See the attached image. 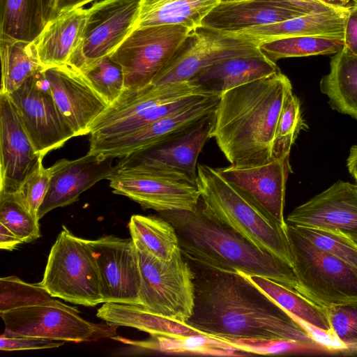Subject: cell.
I'll list each match as a JSON object with an SVG mask.
<instances>
[{
    "label": "cell",
    "instance_id": "obj_5",
    "mask_svg": "<svg viewBox=\"0 0 357 357\" xmlns=\"http://www.w3.org/2000/svg\"><path fill=\"white\" fill-rule=\"evenodd\" d=\"M296 291L322 307L357 301V272L287 223Z\"/></svg>",
    "mask_w": 357,
    "mask_h": 357
},
{
    "label": "cell",
    "instance_id": "obj_28",
    "mask_svg": "<svg viewBox=\"0 0 357 357\" xmlns=\"http://www.w3.org/2000/svg\"><path fill=\"white\" fill-rule=\"evenodd\" d=\"M220 0H142L135 26L181 25L193 30Z\"/></svg>",
    "mask_w": 357,
    "mask_h": 357
},
{
    "label": "cell",
    "instance_id": "obj_20",
    "mask_svg": "<svg viewBox=\"0 0 357 357\" xmlns=\"http://www.w3.org/2000/svg\"><path fill=\"white\" fill-rule=\"evenodd\" d=\"M286 222L339 231L357 243V185L335 182L296 207Z\"/></svg>",
    "mask_w": 357,
    "mask_h": 357
},
{
    "label": "cell",
    "instance_id": "obj_26",
    "mask_svg": "<svg viewBox=\"0 0 357 357\" xmlns=\"http://www.w3.org/2000/svg\"><path fill=\"white\" fill-rule=\"evenodd\" d=\"M279 70L276 63L259 54L222 61L204 70L190 81L208 91L221 94Z\"/></svg>",
    "mask_w": 357,
    "mask_h": 357
},
{
    "label": "cell",
    "instance_id": "obj_24",
    "mask_svg": "<svg viewBox=\"0 0 357 357\" xmlns=\"http://www.w3.org/2000/svg\"><path fill=\"white\" fill-rule=\"evenodd\" d=\"M87 17L83 7L60 13L49 21L35 41L43 68L67 64L81 41Z\"/></svg>",
    "mask_w": 357,
    "mask_h": 357
},
{
    "label": "cell",
    "instance_id": "obj_4",
    "mask_svg": "<svg viewBox=\"0 0 357 357\" xmlns=\"http://www.w3.org/2000/svg\"><path fill=\"white\" fill-rule=\"evenodd\" d=\"M197 185L204 210L208 215L292 268L287 225H281L259 208L217 168L198 164Z\"/></svg>",
    "mask_w": 357,
    "mask_h": 357
},
{
    "label": "cell",
    "instance_id": "obj_11",
    "mask_svg": "<svg viewBox=\"0 0 357 357\" xmlns=\"http://www.w3.org/2000/svg\"><path fill=\"white\" fill-rule=\"evenodd\" d=\"M259 45L245 36L202 25L190 32L151 84L190 81L204 70L222 61L261 54Z\"/></svg>",
    "mask_w": 357,
    "mask_h": 357
},
{
    "label": "cell",
    "instance_id": "obj_35",
    "mask_svg": "<svg viewBox=\"0 0 357 357\" xmlns=\"http://www.w3.org/2000/svg\"><path fill=\"white\" fill-rule=\"evenodd\" d=\"M344 46L342 39L322 36H293L273 39L259 43L261 54L276 63L290 57L335 54Z\"/></svg>",
    "mask_w": 357,
    "mask_h": 357
},
{
    "label": "cell",
    "instance_id": "obj_6",
    "mask_svg": "<svg viewBox=\"0 0 357 357\" xmlns=\"http://www.w3.org/2000/svg\"><path fill=\"white\" fill-rule=\"evenodd\" d=\"M62 227L38 284L52 297L69 303L87 307L104 303L96 259L88 240Z\"/></svg>",
    "mask_w": 357,
    "mask_h": 357
},
{
    "label": "cell",
    "instance_id": "obj_39",
    "mask_svg": "<svg viewBox=\"0 0 357 357\" xmlns=\"http://www.w3.org/2000/svg\"><path fill=\"white\" fill-rule=\"evenodd\" d=\"M0 223L23 243L40 237L39 220L33 216L13 195H0Z\"/></svg>",
    "mask_w": 357,
    "mask_h": 357
},
{
    "label": "cell",
    "instance_id": "obj_45",
    "mask_svg": "<svg viewBox=\"0 0 357 357\" xmlns=\"http://www.w3.org/2000/svg\"><path fill=\"white\" fill-rule=\"evenodd\" d=\"M344 46L357 55V3L349 10L344 27Z\"/></svg>",
    "mask_w": 357,
    "mask_h": 357
},
{
    "label": "cell",
    "instance_id": "obj_13",
    "mask_svg": "<svg viewBox=\"0 0 357 357\" xmlns=\"http://www.w3.org/2000/svg\"><path fill=\"white\" fill-rule=\"evenodd\" d=\"M220 93L205 96L181 109L125 135L89 141L88 153L121 158L170 141L212 114Z\"/></svg>",
    "mask_w": 357,
    "mask_h": 357
},
{
    "label": "cell",
    "instance_id": "obj_46",
    "mask_svg": "<svg viewBox=\"0 0 357 357\" xmlns=\"http://www.w3.org/2000/svg\"><path fill=\"white\" fill-rule=\"evenodd\" d=\"M14 233L5 225L0 223V248L1 249L12 251L20 244L22 243Z\"/></svg>",
    "mask_w": 357,
    "mask_h": 357
},
{
    "label": "cell",
    "instance_id": "obj_44",
    "mask_svg": "<svg viewBox=\"0 0 357 357\" xmlns=\"http://www.w3.org/2000/svg\"><path fill=\"white\" fill-rule=\"evenodd\" d=\"M292 317L301 326L304 328L310 337L314 342L325 347L331 354H340L342 355L343 351L345 350V345L340 341L331 329L325 330L305 321L296 317Z\"/></svg>",
    "mask_w": 357,
    "mask_h": 357
},
{
    "label": "cell",
    "instance_id": "obj_21",
    "mask_svg": "<svg viewBox=\"0 0 357 357\" xmlns=\"http://www.w3.org/2000/svg\"><path fill=\"white\" fill-rule=\"evenodd\" d=\"M113 159L87 153L75 160H57L50 167V186L38 210V219L53 209L75 202L82 192L107 179L118 169L113 165Z\"/></svg>",
    "mask_w": 357,
    "mask_h": 357
},
{
    "label": "cell",
    "instance_id": "obj_50",
    "mask_svg": "<svg viewBox=\"0 0 357 357\" xmlns=\"http://www.w3.org/2000/svg\"><path fill=\"white\" fill-rule=\"evenodd\" d=\"M347 166L351 176L357 174V145L351 147L347 160Z\"/></svg>",
    "mask_w": 357,
    "mask_h": 357
},
{
    "label": "cell",
    "instance_id": "obj_9",
    "mask_svg": "<svg viewBox=\"0 0 357 357\" xmlns=\"http://www.w3.org/2000/svg\"><path fill=\"white\" fill-rule=\"evenodd\" d=\"M79 310L53 299L0 312L7 336H34L54 340L81 342L116 335L118 326L93 323L79 315Z\"/></svg>",
    "mask_w": 357,
    "mask_h": 357
},
{
    "label": "cell",
    "instance_id": "obj_7",
    "mask_svg": "<svg viewBox=\"0 0 357 357\" xmlns=\"http://www.w3.org/2000/svg\"><path fill=\"white\" fill-rule=\"evenodd\" d=\"M137 250L142 280L139 306L185 324L195 305V274L190 262L181 251L171 260L163 261L142 249Z\"/></svg>",
    "mask_w": 357,
    "mask_h": 357
},
{
    "label": "cell",
    "instance_id": "obj_48",
    "mask_svg": "<svg viewBox=\"0 0 357 357\" xmlns=\"http://www.w3.org/2000/svg\"><path fill=\"white\" fill-rule=\"evenodd\" d=\"M59 0H43V15L45 24L58 15Z\"/></svg>",
    "mask_w": 357,
    "mask_h": 357
},
{
    "label": "cell",
    "instance_id": "obj_1",
    "mask_svg": "<svg viewBox=\"0 0 357 357\" xmlns=\"http://www.w3.org/2000/svg\"><path fill=\"white\" fill-rule=\"evenodd\" d=\"M189 262L195 274V305L185 323L188 326L239 351L257 342L320 345L289 312L238 271H224Z\"/></svg>",
    "mask_w": 357,
    "mask_h": 357
},
{
    "label": "cell",
    "instance_id": "obj_18",
    "mask_svg": "<svg viewBox=\"0 0 357 357\" xmlns=\"http://www.w3.org/2000/svg\"><path fill=\"white\" fill-rule=\"evenodd\" d=\"M43 158L9 95L0 93V195L15 193Z\"/></svg>",
    "mask_w": 357,
    "mask_h": 357
},
{
    "label": "cell",
    "instance_id": "obj_52",
    "mask_svg": "<svg viewBox=\"0 0 357 357\" xmlns=\"http://www.w3.org/2000/svg\"><path fill=\"white\" fill-rule=\"evenodd\" d=\"M355 180L356 184L357 185V174L352 176Z\"/></svg>",
    "mask_w": 357,
    "mask_h": 357
},
{
    "label": "cell",
    "instance_id": "obj_54",
    "mask_svg": "<svg viewBox=\"0 0 357 357\" xmlns=\"http://www.w3.org/2000/svg\"><path fill=\"white\" fill-rule=\"evenodd\" d=\"M140 1H142V0H140Z\"/></svg>",
    "mask_w": 357,
    "mask_h": 357
},
{
    "label": "cell",
    "instance_id": "obj_33",
    "mask_svg": "<svg viewBox=\"0 0 357 357\" xmlns=\"http://www.w3.org/2000/svg\"><path fill=\"white\" fill-rule=\"evenodd\" d=\"M45 26L43 0H0V38L35 42Z\"/></svg>",
    "mask_w": 357,
    "mask_h": 357
},
{
    "label": "cell",
    "instance_id": "obj_37",
    "mask_svg": "<svg viewBox=\"0 0 357 357\" xmlns=\"http://www.w3.org/2000/svg\"><path fill=\"white\" fill-rule=\"evenodd\" d=\"M294 226L298 231L315 247L340 259L357 272V243L356 241L339 231Z\"/></svg>",
    "mask_w": 357,
    "mask_h": 357
},
{
    "label": "cell",
    "instance_id": "obj_53",
    "mask_svg": "<svg viewBox=\"0 0 357 357\" xmlns=\"http://www.w3.org/2000/svg\"><path fill=\"white\" fill-rule=\"evenodd\" d=\"M356 3H357V0H355Z\"/></svg>",
    "mask_w": 357,
    "mask_h": 357
},
{
    "label": "cell",
    "instance_id": "obj_38",
    "mask_svg": "<svg viewBox=\"0 0 357 357\" xmlns=\"http://www.w3.org/2000/svg\"><path fill=\"white\" fill-rule=\"evenodd\" d=\"M53 299L38 283H26L13 275L0 279V312L46 303Z\"/></svg>",
    "mask_w": 357,
    "mask_h": 357
},
{
    "label": "cell",
    "instance_id": "obj_43",
    "mask_svg": "<svg viewBox=\"0 0 357 357\" xmlns=\"http://www.w3.org/2000/svg\"><path fill=\"white\" fill-rule=\"evenodd\" d=\"M64 341L54 340L34 336L0 337V349L4 351L52 349L62 346Z\"/></svg>",
    "mask_w": 357,
    "mask_h": 357
},
{
    "label": "cell",
    "instance_id": "obj_12",
    "mask_svg": "<svg viewBox=\"0 0 357 357\" xmlns=\"http://www.w3.org/2000/svg\"><path fill=\"white\" fill-rule=\"evenodd\" d=\"M140 0H101L87 8L79 45L68 65L82 71L112 54L135 28Z\"/></svg>",
    "mask_w": 357,
    "mask_h": 357
},
{
    "label": "cell",
    "instance_id": "obj_29",
    "mask_svg": "<svg viewBox=\"0 0 357 357\" xmlns=\"http://www.w3.org/2000/svg\"><path fill=\"white\" fill-rule=\"evenodd\" d=\"M96 316L109 324L132 327L151 336L178 337L203 333L185 324L149 312L137 305L104 303L98 309Z\"/></svg>",
    "mask_w": 357,
    "mask_h": 357
},
{
    "label": "cell",
    "instance_id": "obj_17",
    "mask_svg": "<svg viewBox=\"0 0 357 357\" xmlns=\"http://www.w3.org/2000/svg\"><path fill=\"white\" fill-rule=\"evenodd\" d=\"M56 105L75 137L89 135L109 105L78 70L63 64L43 69Z\"/></svg>",
    "mask_w": 357,
    "mask_h": 357
},
{
    "label": "cell",
    "instance_id": "obj_40",
    "mask_svg": "<svg viewBox=\"0 0 357 357\" xmlns=\"http://www.w3.org/2000/svg\"><path fill=\"white\" fill-rule=\"evenodd\" d=\"M302 126L301 103L292 91L288 94L280 114L273 141V159L290 154Z\"/></svg>",
    "mask_w": 357,
    "mask_h": 357
},
{
    "label": "cell",
    "instance_id": "obj_2",
    "mask_svg": "<svg viewBox=\"0 0 357 357\" xmlns=\"http://www.w3.org/2000/svg\"><path fill=\"white\" fill-rule=\"evenodd\" d=\"M291 91V81L279 70L221 93L211 138L230 165L250 167L273 160L276 127Z\"/></svg>",
    "mask_w": 357,
    "mask_h": 357
},
{
    "label": "cell",
    "instance_id": "obj_3",
    "mask_svg": "<svg viewBox=\"0 0 357 357\" xmlns=\"http://www.w3.org/2000/svg\"><path fill=\"white\" fill-rule=\"evenodd\" d=\"M159 213L174 227L182 255L189 261L268 278L296 291L298 283L292 268L208 215L201 199L194 211Z\"/></svg>",
    "mask_w": 357,
    "mask_h": 357
},
{
    "label": "cell",
    "instance_id": "obj_25",
    "mask_svg": "<svg viewBox=\"0 0 357 357\" xmlns=\"http://www.w3.org/2000/svg\"><path fill=\"white\" fill-rule=\"evenodd\" d=\"M349 10H328L312 13L235 33L259 43L293 36H322L344 40L345 22Z\"/></svg>",
    "mask_w": 357,
    "mask_h": 357
},
{
    "label": "cell",
    "instance_id": "obj_16",
    "mask_svg": "<svg viewBox=\"0 0 357 357\" xmlns=\"http://www.w3.org/2000/svg\"><path fill=\"white\" fill-rule=\"evenodd\" d=\"M88 242L96 259L104 303L139 305L141 272L132 238L107 235Z\"/></svg>",
    "mask_w": 357,
    "mask_h": 357
},
{
    "label": "cell",
    "instance_id": "obj_30",
    "mask_svg": "<svg viewBox=\"0 0 357 357\" xmlns=\"http://www.w3.org/2000/svg\"><path fill=\"white\" fill-rule=\"evenodd\" d=\"M122 343L172 354H198L219 356L244 354L229 344L204 333L183 336L156 335L146 340H132L119 335L112 337Z\"/></svg>",
    "mask_w": 357,
    "mask_h": 357
},
{
    "label": "cell",
    "instance_id": "obj_8",
    "mask_svg": "<svg viewBox=\"0 0 357 357\" xmlns=\"http://www.w3.org/2000/svg\"><path fill=\"white\" fill-rule=\"evenodd\" d=\"M107 180L114 193L159 213L194 211L200 201L197 182L185 173L171 168H119Z\"/></svg>",
    "mask_w": 357,
    "mask_h": 357
},
{
    "label": "cell",
    "instance_id": "obj_41",
    "mask_svg": "<svg viewBox=\"0 0 357 357\" xmlns=\"http://www.w3.org/2000/svg\"><path fill=\"white\" fill-rule=\"evenodd\" d=\"M330 324L346 349L343 356L357 355V301L324 307Z\"/></svg>",
    "mask_w": 357,
    "mask_h": 357
},
{
    "label": "cell",
    "instance_id": "obj_36",
    "mask_svg": "<svg viewBox=\"0 0 357 357\" xmlns=\"http://www.w3.org/2000/svg\"><path fill=\"white\" fill-rule=\"evenodd\" d=\"M80 72L109 105L125 91L122 67L110 55L99 59Z\"/></svg>",
    "mask_w": 357,
    "mask_h": 357
},
{
    "label": "cell",
    "instance_id": "obj_31",
    "mask_svg": "<svg viewBox=\"0 0 357 357\" xmlns=\"http://www.w3.org/2000/svg\"><path fill=\"white\" fill-rule=\"evenodd\" d=\"M128 227L135 247L160 260L169 261L181 251L174 227L162 217L133 215Z\"/></svg>",
    "mask_w": 357,
    "mask_h": 357
},
{
    "label": "cell",
    "instance_id": "obj_19",
    "mask_svg": "<svg viewBox=\"0 0 357 357\" xmlns=\"http://www.w3.org/2000/svg\"><path fill=\"white\" fill-rule=\"evenodd\" d=\"M235 188L282 226L289 154L261 165L217 168Z\"/></svg>",
    "mask_w": 357,
    "mask_h": 357
},
{
    "label": "cell",
    "instance_id": "obj_49",
    "mask_svg": "<svg viewBox=\"0 0 357 357\" xmlns=\"http://www.w3.org/2000/svg\"><path fill=\"white\" fill-rule=\"evenodd\" d=\"M328 6L338 10H347L354 4L356 3L355 0H317Z\"/></svg>",
    "mask_w": 357,
    "mask_h": 357
},
{
    "label": "cell",
    "instance_id": "obj_51",
    "mask_svg": "<svg viewBox=\"0 0 357 357\" xmlns=\"http://www.w3.org/2000/svg\"><path fill=\"white\" fill-rule=\"evenodd\" d=\"M247 1V0H220V2L227 3V2H234V1Z\"/></svg>",
    "mask_w": 357,
    "mask_h": 357
},
{
    "label": "cell",
    "instance_id": "obj_32",
    "mask_svg": "<svg viewBox=\"0 0 357 357\" xmlns=\"http://www.w3.org/2000/svg\"><path fill=\"white\" fill-rule=\"evenodd\" d=\"M0 93H12L43 68L38 57L35 42L0 38Z\"/></svg>",
    "mask_w": 357,
    "mask_h": 357
},
{
    "label": "cell",
    "instance_id": "obj_34",
    "mask_svg": "<svg viewBox=\"0 0 357 357\" xmlns=\"http://www.w3.org/2000/svg\"><path fill=\"white\" fill-rule=\"evenodd\" d=\"M238 271L292 316L319 328L331 329L324 307L268 278Z\"/></svg>",
    "mask_w": 357,
    "mask_h": 357
},
{
    "label": "cell",
    "instance_id": "obj_23",
    "mask_svg": "<svg viewBox=\"0 0 357 357\" xmlns=\"http://www.w3.org/2000/svg\"><path fill=\"white\" fill-rule=\"evenodd\" d=\"M305 0H247L218 3L202 25L227 33L278 23L306 15Z\"/></svg>",
    "mask_w": 357,
    "mask_h": 357
},
{
    "label": "cell",
    "instance_id": "obj_15",
    "mask_svg": "<svg viewBox=\"0 0 357 357\" xmlns=\"http://www.w3.org/2000/svg\"><path fill=\"white\" fill-rule=\"evenodd\" d=\"M199 93H217L191 81L125 90L91 125L89 141L118 137L134 121L155 107L176 99Z\"/></svg>",
    "mask_w": 357,
    "mask_h": 357
},
{
    "label": "cell",
    "instance_id": "obj_14",
    "mask_svg": "<svg viewBox=\"0 0 357 357\" xmlns=\"http://www.w3.org/2000/svg\"><path fill=\"white\" fill-rule=\"evenodd\" d=\"M43 69L8 95L18 110L36 151L44 157L75 136L56 105Z\"/></svg>",
    "mask_w": 357,
    "mask_h": 357
},
{
    "label": "cell",
    "instance_id": "obj_27",
    "mask_svg": "<svg viewBox=\"0 0 357 357\" xmlns=\"http://www.w3.org/2000/svg\"><path fill=\"white\" fill-rule=\"evenodd\" d=\"M320 89L333 109L357 119V55L346 46L331 57Z\"/></svg>",
    "mask_w": 357,
    "mask_h": 357
},
{
    "label": "cell",
    "instance_id": "obj_42",
    "mask_svg": "<svg viewBox=\"0 0 357 357\" xmlns=\"http://www.w3.org/2000/svg\"><path fill=\"white\" fill-rule=\"evenodd\" d=\"M50 178V168L43 166L42 158L22 182L18 190L10 195H13L33 216L38 219V210L48 191Z\"/></svg>",
    "mask_w": 357,
    "mask_h": 357
},
{
    "label": "cell",
    "instance_id": "obj_10",
    "mask_svg": "<svg viewBox=\"0 0 357 357\" xmlns=\"http://www.w3.org/2000/svg\"><path fill=\"white\" fill-rule=\"evenodd\" d=\"M191 31L174 24L135 28L110 54L122 67L125 90L151 84Z\"/></svg>",
    "mask_w": 357,
    "mask_h": 357
},
{
    "label": "cell",
    "instance_id": "obj_47",
    "mask_svg": "<svg viewBox=\"0 0 357 357\" xmlns=\"http://www.w3.org/2000/svg\"><path fill=\"white\" fill-rule=\"evenodd\" d=\"M96 0H59L57 5L58 15L63 11L83 7L84 6Z\"/></svg>",
    "mask_w": 357,
    "mask_h": 357
},
{
    "label": "cell",
    "instance_id": "obj_22",
    "mask_svg": "<svg viewBox=\"0 0 357 357\" xmlns=\"http://www.w3.org/2000/svg\"><path fill=\"white\" fill-rule=\"evenodd\" d=\"M214 112L178 137L119 159L118 169L134 167H167L178 170L197 182V159L211 138Z\"/></svg>",
    "mask_w": 357,
    "mask_h": 357
}]
</instances>
